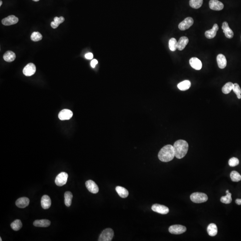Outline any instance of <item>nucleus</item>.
<instances>
[{
	"label": "nucleus",
	"instance_id": "35",
	"mask_svg": "<svg viewBox=\"0 0 241 241\" xmlns=\"http://www.w3.org/2000/svg\"><path fill=\"white\" fill-rule=\"evenodd\" d=\"M233 90L234 93L236 94L237 98L239 99H241V89L237 84H234Z\"/></svg>",
	"mask_w": 241,
	"mask_h": 241
},
{
	"label": "nucleus",
	"instance_id": "19",
	"mask_svg": "<svg viewBox=\"0 0 241 241\" xmlns=\"http://www.w3.org/2000/svg\"><path fill=\"white\" fill-rule=\"evenodd\" d=\"M217 61L218 66L220 69H224L226 67L227 60L223 55L219 54L217 57Z\"/></svg>",
	"mask_w": 241,
	"mask_h": 241
},
{
	"label": "nucleus",
	"instance_id": "29",
	"mask_svg": "<svg viewBox=\"0 0 241 241\" xmlns=\"http://www.w3.org/2000/svg\"><path fill=\"white\" fill-rule=\"evenodd\" d=\"M233 87H234V84L230 82L227 83L226 84L224 85L223 87L222 88V91L223 94H227L232 91Z\"/></svg>",
	"mask_w": 241,
	"mask_h": 241
},
{
	"label": "nucleus",
	"instance_id": "41",
	"mask_svg": "<svg viewBox=\"0 0 241 241\" xmlns=\"http://www.w3.org/2000/svg\"><path fill=\"white\" fill-rule=\"evenodd\" d=\"M33 1H36H36H39V0H33Z\"/></svg>",
	"mask_w": 241,
	"mask_h": 241
},
{
	"label": "nucleus",
	"instance_id": "26",
	"mask_svg": "<svg viewBox=\"0 0 241 241\" xmlns=\"http://www.w3.org/2000/svg\"><path fill=\"white\" fill-rule=\"evenodd\" d=\"M65 19L64 17H61L58 18L57 17H55L54 18V21L52 22L51 23V26L52 28L53 29H56L59 26L60 24L63 23L65 21Z\"/></svg>",
	"mask_w": 241,
	"mask_h": 241
},
{
	"label": "nucleus",
	"instance_id": "38",
	"mask_svg": "<svg viewBox=\"0 0 241 241\" xmlns=\"http://www.w3.org/2000/svg\"><path fill=\"white\" fill-rule=\"evenodd\" d=\"M97 64H98V61H97V60H96V59H94V60H93L91 61V66L92 67L94 68V67H95L96 65Z\"/></svg>",
	"mask_w": 241,
	"mask_h": 241
},
{
	"label": "nucleus",
	"instance_id": "16",
	"mask_svg": "<svg viewBox=\"0 0 241 241\" xmlns=\"http://www.w3.org/2000/svg\"><path fill=\"white\" fill-rule=\"evenodd\" d=\"M218 29V26L217 24H215L213 25L212 29L206 31L205 36L208 39L214 38L217 35V32Z\"/></svg>",
	"mask_w": 241,
	"mask_h": 241
},
{
	"label": "nucleus",
	"instance_id": "36",
	"mask_svg": "<svg viewBox=\"0 0 241 241\" xmlns=\"http://www.w3.org/2000/svg\"><path fill=\"white\" fill-rule=\"evenodd\" d=\"M239 164V161L237 158H235V157H233V158H231L229 161V165L232 167L236 166L238 165Z\"/></svg>",
	"mask_w": 241,
	"mask_h": 241
},
{
	"label": "nucleus",
	"instance_id": "4",
	"mask_svg": "<svg viewBox=\"0 0 241 241\" xmlns=\"http://www.w3.org/2000/svg\"><path fill=\"white\" fill-rule=\"evenodd\" d=\"M114 236L113 230L111 228H107L101 232L98 241H110L112 240Z\"/></svg>",
	"mask_w": 241,
	"mask_h": 241
},
{
	"label": "nucleus",
	"instance_id": "23",
	"mask_svg": "<svg viewBox=\"0 0 241 241\" xmlns=\"http://www.w3.org/2000/svg\"><path fill=\"white\" fill-rule=\"evenodd\" d=\"M16 58V55L12 51H7L4 54L3 59L7 62H13Z\"/></svg>",
	"mask_w": 241,
	"mask_h": 241
},
{
	"label": "nucleus",
	"instance_id": "6",
	"mask_svg": "<svg viewBox=\"0 0 241 241\" xmlns=\"http://www.w3.org/2000/svg\"><path fill=\"white\" fill-rule=\"evenodd\" d=\"M187 229L186 227L180 225H175L170 226L169 228V231L170 233L173 235H180L186 231Z\"/></svg>",
	"mask_w": 241,
	"mask_h": 241
},
{
	"label": "nucleus",
	"instance_id": "3",
	"mask_svg": "<svg viewBox=\"0 0 241 241\" xmlns=\"http://www.w3.org/2000/svg\"><path fill=\"white\" fill-rule=\"evenodd\" d=\"M190 199L194 203H204L207 201L208 199L206 194L202 193H194L191 195Z\"/></svg>",
	"mask_w": 241,
	"mask_h": 241
},
{
	"label": "nucleus",
	"instance_id": "42",
	"mask_svg": "<svg viewBox=\"0 0 241 241\" xmlns=\"http://www.w3.org/2000/svg\"><path fill=\"white\" fill-rule=\"evenodd\" d=\"M229 193V190H226V193Z\"/></svg>",
	"mask_w": 241,
	"mask_h": 241
},
{
	"label": "nucleus",
	"instance_id": "27",
	"mask_svg": "<svg viewBox=\"0 0 241 241\" xmlns=\"http://www.w3.org/2000/svg\"><path fill=\"white\" fill-rule=\"evenodd\" d=\"M73 198V195L71 192H66L65 194V202L66 206L67 207H69L71 206L72 202V199Z\"/></svg>",
	"mask_w": 241,
	"mask_h": 241
},
{
	"label": "nucleus",
	"instance_id": "1",
	"mask_svg": "<svg viewBox=\"0 0 241 241\" xmlns=\"http://www.w3.org/2000/svg\"><path fill=\"white\" fill-rule=\"evenodd\" d=\"M175 155L176 158L181 159L184 158L187 154L189 149V144L185 140H177L173 145Z\"/></svg>",
	"mask_w": 241,
	"mask_h": 241
},
{
	"label": "nucleus",
	"instance_id": "7",
	"mask_svg": "<svg viewBox=\"0 0 241 241\" xmlns=\"http://www.w3.org/2000/svg\"><path fill=\"white\" fill-rule=\"evenodd\" d=\"M194 21L193 18L188 17L179 25V28L181 30H185L189 29L194 24Z\"/></svg>",
	"mask_w": 241,
	"mask_h": 241
},
{
	"label": "nucleus",
	"instance_id": "28",
	"mask_svg": "<svg viewBox=\"0 0 241 241\" xmlns=\"http://www.w3.org/2000/svg\"><path fill=\"white\" fill-rule=\"evenodd\" d=\"M203 2V0H190L189 5L193 8L197 9L202 6Z\"/></svg>",
	"mask_w": 241,
	"mask_h": 241
},
{
	"label": "nucleus",
	"instance_id": "13",
	"mask_svg": "<svg viewBox=\"0 0 241 241\" xmlns=\"http://www.w3.org/2000/svg\"><path fill=\"white\" fill-rule=\"evenodd\" d=\"M18 22V18L14 15H10L3 19L1 21L2 24L5 26H11L15 24Z\"/></svg>",
	"mask_w": 241,
	"mask_h": 241
},
{
	"label": "nucleus",
	"instance_id": "21",
	"mask_svg": "<svg viewBox=\"0 0 241 241\" xmlns=\"http://www.w3.org/2000/svg\"><path fill=\"white\" fill-rule=\"evenodd\" d=\"M33 224L36 227H47L51 225V222L47 219L37 220H35Z\"/></svg>",
	"mask_w": 241,
	"mask_h": 241
},
{
	"label": "nucleus",
	"instance_id": "30",
	"mask_svg": "<svg viewBox=\"0 0 241 241\" xmlns=\"http://www.w3.org/2000/svg\"><path fill=\"white\" fill-rule=\"evenodd\" d=\"M11 227L13 230L15 231H18L20 230L23 226L22 222L21 220L17 219L14 220L11 224Z\"/></svg>",
	"mask_w": 241,
	"mask_h": 241
},
{
	"label": "nucleus",
	"instance_id": "12",
	"mask_svg": "<svg viewBox=\"0 0 241 241\" xmlns=\"http://www.w3.org/2000/svg\"><path fill=\"white\" fill-rule=\"evenodd\" d=\"M73 116V113L69 109H65L61 110L59 113V119L61 120H67L71 118Z\"/></svg>",
	"mask_w": 241,
	"mask_h": 241
},
{
	"label": "nucleus",
	"instance_id": "15",
	"mask_svg": "<svg viewBox=\"0 0 241 241\" xmlns=\"http://www.w3.org/2000/svg\"><path fill=\"white\" fill-rule=\"evenodd\" d=\"M222 29L225 37L227 38H232L234 36V32L229 27V25L227 22H225L223 23L222 26Z\"/></svg>",
	"mask_w": 241,
	"mask_h": 241
},
{
	"label": "nucleus",
	"instance_id": "20",
	"mask_svg": "<svg viewBox=\"0 0 241 241\" xmlns=\"http://www.w3.org/2000/svg\"><path fill=\"white\" fill-rule=\"evenodd\" d=\"M189 42V38L187 37H181L177 42L178 49L179 51H182L187 46Z\"/></svg>",
	"mask_w": 241,
	"mask_h": 241
},
{
	"label": "nucleus",
	"instance_id": "31",
	"mask_svg": "<svg viewBox=\"0 0 241 241\" xmlns=\"http://www.w3.org/2000/svg\"><path fill=\"white\" fill-rule=\"evenodd\" d=\"M169 47L172 52H174L177 49V41L175 38H172L169 40Z\"/></svg>",
	"mask_w": 241,
	"mask_h": 241
},
{
	"label": "nucleus",
	"instance_id": "10",
	"mask_svg": "<svg viewBox=\"0 0 241 241\" xmlns=\"http://www.w3.org/2000/svg\"><path fill=\"white\" fill-rule=\"evenodd\" d=\"M85 185L88 190L92 194H96L99 192L98 186L93 180H88L85 183Z\"/></svg>",
	"mask_w": 241,
	"mask_h": 241
},
{
	"label": "nucleus",
	"instance_id": "8",
	"mask_svg": "<svg viewBox=\"0 0 241 241\" xmlns=\"http://www.w3.org/2000/svg\"><path fill=\"white\" fill-rule=\"evenodd\" d=\"M152 209L153 211L161 214H166L169 212V209L168 207L166 206L158 204L153 205Z\"/></svg>",
	"mask_w": 241,
	"mask_h": 241
},
{
	"label": "nucleus",
	"instance_id": "33",
	"mask_svg": "<svg viewBox=\"0 0 241 241\" xmlns=\"http://www.w3.org/2000/svg\"><path fill=\"white\" fill-rule=\"evenodd\" d=\"M232 199L231 197V194L230 193H226V196H222L220 198V201L222 203L225 204H230L232 202Z\"/></svg>",
	"mask_w": 241,
	"mask_h": 241
},
{
	"label": "nucleus",
	"instance_id": "25",
	"mask_svg": "<svg viewBox=\"0 0 241 241\" xmlns=\"http://www.w3.org/2000/svg\"><path fill=\"white\" fill-rule=\"evenodd\" d=\"M191 85V84L190 82L188 80H185L178 84L177 87L180 90L185 91L189 89Z\"/></svg>",
	"mask_w": 241,
	"mask_h": 241
},
{
	"label": "nucleus",
	"instance_id": "34",
	"mask_svg": "<svg viewBox=\"0 0 241 241\" xmlns=\"http://www.w3.org/2000/svg\"><path fill=\"white\" fill-rule=\"evenodd\" d=\"M42 35L38 32H34L31 35L30 38L34 42L39 41L42 39Z\"/></svg>",
	"mask_w": 241,
	"mask_h": 241
},
{
	"label": "nucleus",
	"instance_id": "5",
	"mask_svg": "<svg viewBox=\"0 0 241 241\" xmlns=\"http://www.w3.org/2000/svg\"><path fill=\"white\" fill-rule=\"evenodd\" d=\"M68 175L65 172H62L57 175L55 178V183L57 186H62L67 183Z\"/></svg>",
	"mask_w": 241,
	"mask_h": 241
},
{
	"label": "nucleus",
	"instance_id": "22",
	"mask_svg": "<svg viewBox=\"0 0 241 241\" xmlns=\"http://www.w3.org/2000/svg\"><path fill=\"white\" fill-rule=\"evenodd\" d=\"M207 232L210 236H215L218 234V227L216 224L211 223L208 226Z\"/></svg>",
	"mask_w": 241,
	"mask_h": 241
},
{
	"label": "nucleus",
	"instance_id": "2",
	"mask_svg": "<svg viewBox=\"0 0 241 241\" xmlns=\"http://www.w3.org/2000/svg\"><path fill=\"white\" fill-rule=\"evenodd\" d=\"M173 146L167 145L163 147L158 154V158L162 162H168L172 160L175 157Z\"/></svg>",
	"mask_w": 241,
	"mask_h": 241
},
{
	"label": "nucleus",
	"instance_id": "17",
	"mask_svg": "<svg viewBox=\"0 0 241 241\" xmlns=\"http://www.w3.org/2000/svg\"><path fill=\"white\" fill-rule=\"evenodd\" d=\"M30 203V200L26 197L19 198L16 201V205L20 208H25L28 206Z\"/></svg>",
	"mask_w": 241,
	"mask_h": 241
},
{
	"label": "nucleus",
	"instance_id": "37",
	"mask_svg": "<svg viewBox=\"0 0 241 241\" xmlns=\"http://www.w3.org/2000/svg\"><path fill=\"white\" fill-rule=\"evenodd\" d=\"M93 57H94V56H93V54L92 53H88L85 55V58L88 59V60H91V59H93Z\"/></svg>",
	"mask_w": 241,
	"mask_h": 241
},
{
	"label": "nucleus",
	"instance_id": "18",
	"mask_svg": "<svg viewBox=\"0 0 241 241\" xmlns=\"http://www.w3.org/2000/svg\"><path fill=\"white\" fill-rule=\"evenodd\" d=\"M41 206L43 209H47L49 208L52 204L51 198L48 196L44 195L42 196L41 201Z\"/></svg>",
	"mask_w": 241,
	"mask_h": 241
},
{
	"label": "nucleus",
	"instance_id": "9",
	"mask_svg": "<svg viewBox=\"0 0 241 241\" xmlns=\"http://www.w3.org/2000/svg\"><path fill=\"white\" fill-rule=\"evenodd\" d=\"M36 69L35 66L34 64L29 63L25 67L23 70V73L26 76L30 77L35 73Z\"/></svg>",
	"mask_w": 241,
	"mask_h": 241
},
{
	"label": "nucleus",
	"instance_id": "43",
	"mask_svg": "<svg viewBox=\"0 0 241 241\" xmlns=\"http://www.w3.org/2000/svg\"><path fill=\"white\" fill-rule=\"evenodd\" d=\"M2 239H1V237H0V241H2Z\"/></svg>",
	"mask_w": 241,
	"mask_h": 241
},
{
	"label": "nucleus",
	"instance_id": "14",
	"mask_svg": "<svg viewBox=\"0 0 241 241\" xmlns=\"http://www.w3.org/2000/svg\"><path fill=\"white\" fill-rule=\"evenodd\" d=\"M189 64L195 70H200L202 68V63L199 59L196 57L191 58L189 60Z\"/></svg>",
	"mask_w": 241,
	"mask_h": 241
},
{
	"label": "nucleus",
	"instance_id": "11",
	"mask_svg": "<svg viewBox=\"0 0 241 241\" xmlns=\"http://www.w3.org/2000/svg\"><path fill=\"white\" fill-rule=\"evenodd\" d=\"M209 6L210 9L213 11H221L223 9L224 5L222 2L218 0H210L209 2Z\"/></svg>",
	"mask_w": 241,
	"mask_h": 241
},
{
	"label": "nucleus",
	"instance_id": "32",
	"mask_svg": "<svg viewBox=\"0 0 241 241\" xmlns=\"http://www.w3.org/2000/svg\"><path fill=\"white\" fill-rule=\"evenodd\" d=\"M231 179L233 182H238L241 180V176L240 174L235 171H233L231 172Z\"/></svg>",
	"mask_w": 241,
	"mask_h": 241
},
{
	"label": "nucleus",
	"instance_id": "24",
	"mask_svg": "<svg viewBox=\"0 0 241 241\" xmlns=\"http://www.w3.org/2000/svg\"><path fill=\"white\" fill-rule=\"evenodd\" d=\"M116 191L119 196L122 198H126L129 195L128 190L121 186H117L116 188Z\"/></svg>",
	"mask_w": 241,
	"mask_h": 241
},
{
	"label": "nucleus",
	"instance_id": "40",
	"mask_svg": "<svg viewBox=\"0 0 241 241\" xmlns=\"http://www.w3.org/2000/svg\"><path fill=\"white\" fill-rule=\"evenodd\" d=\"M2 1H1H1H0V6H1V5H2Z\"/></svg>",
	"mask_w": 241,
	"mask_h": 241
},
{
	"label": "nucleus",
	"instance_id": "39",
	"mask_svg": "<svg viewBox=\"0 0 241 241\" xmlns=\"http://www.w3.org/2000/svg\"><path fill=\"white\" fill-rule=\"evenodd\" d=\"M235 203H236L237 205H241V199H237L236 200H235Z\"/></svg>",
	"mask_w": 241,
	"mask_h": 241
}]
</instances>
